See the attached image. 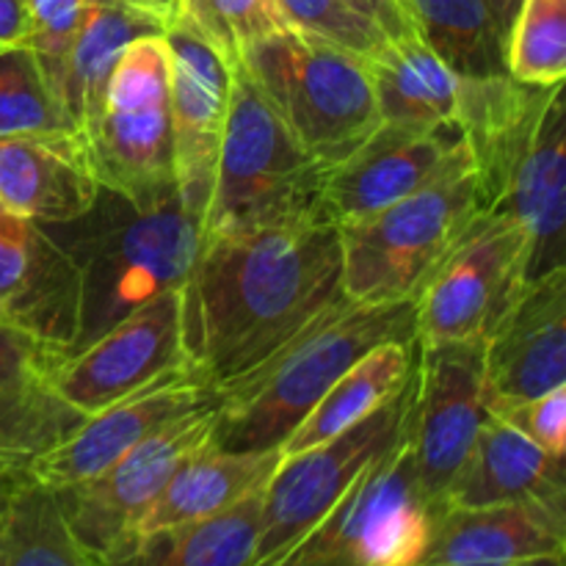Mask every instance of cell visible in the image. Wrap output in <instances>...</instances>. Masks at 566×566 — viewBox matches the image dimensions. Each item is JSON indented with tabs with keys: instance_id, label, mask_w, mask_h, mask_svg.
<instances>
[{
	"instance_id": "obj_1",
	"label": "cell",
	"mask_w": 566,
	"mask_h": 566,
	"mask_svg": "<svg viewBox=\"0 0 566 566\" xmlns=\"http://www.w3.org/2000/svg\"><path fill=\"white\" fill-rule=\"evenodd\" d=\"M332 221L208 235L180 287L182 348L216 390L232 385L343 296Z\"/></svg>"
},
{
	"instance_id": "obj_2",
	"label": "cell",
	"mask_w": 566,
	"mask_h": 566,
	"mask_svg": "<svg viewBox=\"0 0 566 566\" xmlns=\"http://www.w3.org/2000/svg\"><path fill=\"white\" fill-rule=\"evenodd\" d=\"M415 340V298L363 304L343 293L258 368L221 387L210 446L232 453L282 451L354 363L385 343Z\"/></svg>"
},
{
	"instance_id": "obj_3",
	"label": "cell",
	"mask_w": 566,
	"mask_h": 566,
	"mask_svg": "<svg viewBox=\"0 0 566 566\" xmlns=\"http://www.w3.org/2000/svg\"><path fill=\"white\" fill-rule=\"evenodd\" d=\"M44 230L77 271L81 329L72 352L160 293L180 291L202 243V224L182 208L180 193L153 208H136L99 188L86 213Z\"/></svg>"
},
{
	"instance_id": "obj_4",
	"label": "cell",
	"mask_w": 566,
	"mask_h": 566,
	"mask_svg": "<svg viewBox=\"0 0 566 566\" xmlns=\"http://www.w3.org/2000/svg\"><path fill=\"white\" fill-rule=\"evenodd\" d=\"M307 221H329L324 208V166L298 144L258 83L235 61L230 114L202 238Z\"/></svg>"
},
{
	"instance_id": "obj_5",
	"label": "cell",
	"mask_w": 566,
	"mask_h": 566,
	"mask_svg": "<svg viewBox=\"0 0 566 566\" xmlns=\"http://www.w3.org/2000/svg\"><path fill=\"white\" fill-rule=\"evenodd\" d=\"M484 213L468 147L431 182L340 230V285L352 302L418 298L470 221Z\"/></svg>"
},
{
	"instance_id": "obj_6",
	"label": "cell",
	"mask_w": 566,
	"mask_h": 566,
	"mask_svg": "<svg viewBox=\"0 0 566 566\" xmlns=\"http://www.w3.org/2000/svg\"><path fill=\"white\" fill-rule=\"evenodd\" d=\"M238 64L324 169L381 125L368 64L343 44L282 28L249 44Z\"/></svg>"
},
{
	"instance_id": "obj_7",
	"label": "cell",
	"mask_w": 566,
	"mask_h": 566,
	"mask_svg": "<svg viewBox=\"0 0 566 566\" xmlns=\"http://www.w3.org/2000/svg\"><path fill=\"white\" fill-rule=\"evenodd\" d=\"M99 188L136 208L175 197L169 125V44L164 33L127 44L103 105L77 130Z\"/></svg>"
},
{
	"instance_id": "obj_8",
	"label": "cell",
	"mask_w": 566,
	"mask_h": 566,
	"mask_svg": "<svg viewBox=\"0 0 566 566\" xmlns=\"http://www.w3.org/2000/svg\"><path fill=\"white\" fill-rule=\"evenodd\" d=\"M426 531L429 506L420 497L403 431L321 523L263 566H412Z\"/></svg>"
},
{
	"instance_id": "obj_9",
	"label": "cell",
	"mask_w": 566,
	"mask_h": 566,
	"mask_svg": "<svg viewBox=\"0 0 566 566\" xmlns=\"http://www.w3.org/2000/svg\"><path fill=\"white\" fill-rule=\"evenodd\" d=\"M415 401V370L407 385L343 434L282 457L260 503L258 534L247 566L274 562L282 551L326 517L354 481L403 437Z\"/></svg>"
},
{
	"instance_id": "obj_10",
	"label": "cell",
	"mask_w": 566,
	"mask_h": 566,
	"mask_svg": "<svg viewBox=\"0 0 566 566\" xmlns=\"http://www.w3.org/2000/svg\"><path fill=\"white\" fill-rule=\"evenodd\" d=\"M528 230L503 210L470 221L415 298L418 343L486 337L528 285Z\"/></svg>"
},
{
	"instance_id": "obj_11",
	"label": "cell",
	"mask_w": 566,
	"mask_h": 566,
	"mask_svg": "<svg viewBox=\"0 0 566 566\" xmlns=\"http://www.w3.org/2000/svg\"><path fill=\"white\" fill-rule=\"evenodd\" d=\"M219 401L180 415L83 484L53 490L72 534L99 566L119 564L136 528L186 459L210 446Z\"/></svg>"
},
{
	"instance_id": "obj_12",
	"label": "cell",
	"mask_w": 566,
	"mask_h": 566,
	"mask_svg": "<svg viewBox=\"0 0 566 566\" xmlns=\"http://www.w3.org/2000/svg\"><path fill=\"white\" fill-rule=\"evenodd\" d=\"M486 415L484 337L418 343L407 440L429 517L442 506Z\"/></svg>"
},
{
	"instance_id": "obj_13",
	"label": "cell",
	"mask_w": 566,
	"mask_h": 566,
	"mask_svg": "<svg viewBox=\"0 0 566 566\" xmlns=\"http://www.w3.org/2000/svg\"><path fill=\"white\" fill-rule=\"evenodd\" d=\"M186 365L180 291H166L66 354L55 365L53 387L72 409L94 415Z\"/></svg>"
},
{
	"instance_id": "obj_14",
	"label": "cell",
	"mask_w": 566,
	"mask_h": 566,
	"mask_svg": "<svg viewBox=\"0 0 566 566\" xmlns=\"http://www.w3.org/2000/svg\"><path fill=\"white\" fill-rule=\"evenodd\" d=\"M171 166L180 202L202 224L230 114L232 66L186 28L166 22Z\"/></svg>"
},
{
	"instance_id": "obj_15",
	"label": "cell",
	"mask_w": 566,
	"mask_h": 566,
	"mask_svg": "<svg viewBox=\"0 0 566 566\" xmlns=\"http://www.w3.org/2000/svg\"><path fill=\"white\" fill-rule=\"evenodd\" d=\"M216 401L219 390L208 385L193 365H186L99 412L86 415L64 442L28 468V475L50 490L83 484L119 462L166 423Z\"/></svg>"
},
{
	"instance_id": "obj_16",
	"label": "cell",
	"mask_w": 566,
	"mask_h": 566,
	"mask_svg": "<svg viewBox=\"0 0 566 566\" xmlns=\"http://www.w3.org/2000/svg\"><path fill=\"white\" fill-rule=\"evenodd\" d=\"M464 147L457 125L381 122L352 155L324 169V208L337 227L381 213L434 180Z\"/></svg>"
},
{
	"instance_id": "obj_17",
	"label": "cell",
	"mask_w": 566,
	"mask_h": 566,
	"mask_svg": "<svg viewBox=\"0 0 566 566\" xmlns=\"http://www.w3.org/2000/svg\"><path fill=\"white\" fill-rule=\"evenodd\" d=\"M566 385V269L531 280L484 337L486 412Z\"/></svg>"
},
{
	"instance_id": "obj_18",
	"label": "cell",
	"mask_w": 566,
	"mask_h": 566,
	"mask_svg": "<svg viewBox=\"0 0 566 566\" xmlns=\"http://www.w3.org/2000/svg\"><path fill=\"white\" fill-rule=\"evenodd\" d=\"M0 324L72 352L81 329V287L70 254L44 227L0 202Z\"/></svg>"
},
{
	"instance_id": "obj_19",
	"label": "cell",
	"mask_w": 566,
	"mask_h": 566,
	"mask_svg": "<svg viewBox=\"0 0 566 566\" xmlns=\"http://www.w3.org/2000/svg\"><path fill=\"white\" fill-rule=\"evenodd\" d=\"M566 509L551 503L448 506L429 517L412 566H523L564 558Z\"/></svg>"
},
{
	"instance_id": "obj_20",
	"label": "cell",
	"mask_w": 566,
	"mask_h": 566,
	"mask_svg": "<svg viewBox=\"0 0 566 566\" xmlns=\"http://www.w3.org/2000/svg\"><path fill=\"white\" fill-rule=\"evenodd\" d=\"M558 88H564V83L528 86L509 72L462 77L457 127L473 160L484 210L501 208L514 171L534 142L542 114Z\"/></svg>"
},
{
	"instance_id": "obj_21",
	"label": "cell",
	"mask_w": 566,
	"mask_h": 566,
	"mask_svg": "<svg viewBox=\"0 0 566 566\" xmlns=\"http://www.w3.org/2000/svg\"><path fill=\"white\" fill-rule=\"evenodd\" d=\"M64 357L61 348L0 324V464L28 470L86 418L53 387Z\"/></svg>"
},
{
	"instance_id": "obj_22",
	"label": "cell",
	"mask_w": 566,
	"mask_h": 566,
	"mask_svg": "<svg viewBox=\"0 0 566 566\" xmlns=\"http://www.w3.org/2000/svg\"><path fill=\"white\" fill-rule=\"evenodd\" d=\"M99 193L77 133L0 138V202L39 227L75 221Z\"/></svg>"
},
{
	"instance_id": "obj_23",
	"label": "cell",
	"mask_w": 566,
	"mask_h": 566,
	"mask_svg": "<svg viewBox=\"0 0 566 566\" xmlns=\"http://www.w3.org/2000/svg\"><path fill=\"white\" fill-rule=\"evenodd\" d=\"M497 503H551L566 509V473L564 457L542 451L501 418L486 415L440 509Z\"/></svg>"
},
{
	"instance_id": "obj_24",
	"label": "cell",
	"mask_w": 566,
	"mask_h": 566,
	"mask_svg": "<svg viewBox=\"0 0 566 566\" xmlns=\"http://www.w3.org/2000/svg\"><path fill=\"white\" fill-rule=\"evenodd\" d=\"M528 230V280L566 269V103L564 88L542 114L528 153L520 160L501 208Z\"/></svg>"
},
{
	"instance_id": "obj_25",
	"label": "cell",
	"mask_w": 566,
	"mask_h": 566,
	"mask_svg": "<svg viewBox=\"0 0 566 566\" xmlns=\"http://www.w3.org/2000/svg\"><path fill=\"white\" fill-rule=\"evenodd\" d=\"M282 451L232 453L205 446L177 468L136 528V542L155 531L199 523L265 490Z\"/></svg>"
},
{
	"instance_id": "obj_26",
	"label": "cell",
	"mask_w": 566,
	"mask_h": 566,
	"mask_svg": "<svg viewBox=\"0 0 566 566\" xmlns=\"http://www.w3.org/2000/svg\"><path fill=\"white\" fill-rule=\"evenodd\" d=\"M365 64L381 122L407 127L457 125L462 75L412 33L385 39Z\"/></svg>"
},
{
	"instance_id": "obj_27",
	"label": "cell",
	"mask_w": 566,
	"mask_h": 566,
	"mask_svg": "<svg viewBox=\"0 0 566 566\" xmlns=\"http://www.w3.org/2000/svg\"><path fill=\"white\" fill-rule=\"evenodd\" d=\"M164 28L166 14L136 0H92L61 77V99L75 122V130H81L99 111L111 72L127 44L164 33Z\"/></svg>"
},
{
	"instance_id": "obj_28",
	"label": "cell",
	"mask_w": 566,
	"mask_h": 566,
	"mask_svg": "<svg viewBox=\"0 0 566 566\" xmlns=\"http://www.w3.org/2000/svg\"><path fill=\"white\" fill-rule=\"evenodd\" d=\"M418 363V340L415 343H385L354 363L324 398L313 407V412L296 426L287 442L282 446V457H296L310 451L332 437L343 434L370 412L390 401L412 376Z\"/></svg>"
},
{
	"instance_id": "obj_29",
	"label": "cell",
	"mask_w": 566,
	"mask_h": 566,
	"mask_svg": "<svg viewBox=\"0 0 566 566\" xmlns=\"http://www.w3.org/2000/svg\"><path fill=\"white\" fill-rule=\"evenodd\" d=\"M409 33L457 75H506V42L484 0H396Z\"/></svg>"
},
{
	"instance_id": "obj_30",
	"label": "cell",
	"mask_w": 566,
	"mask_h": 566,
	"mask_svg": "<svg viewBox=\"0 0 566 566\" xmlns=\"http://www.w3.org/2000/svg\"><path fill=\"white\" fill-rule=\"evenodd\" d=\"M260 503L263 492L216 517L142 536L114 566H247L258 534Z\"/></svg>"
},
{
	"instance_id": "obj_31",
	"label": "cell",
	"mask_w": 566,
	"mask_h": 566,
	"mask_svg": "<svg viewBox=\"0 0 566 566\" xmlns=\"http://www.w3.org/2000/svg\"><path fill=\"white\" fill-rule=\"evenodd\" d=\"M0 566H99L81 545L50 486L25 475L0 517Z\"/></svg>"
},
{
	"instance_id": "obj_32",
	"label": "cell",
	"mask_w": 566,
	"mask_h": 566,
	"mask_svg": "<svg viewBox=\"0 0 566 566\" xmlns=\"http://www.w3.org/2000/svg\"><path fill=\"white\" fill-rule=\"evenodd\" d=\"M77 133L42 59L28 42L0 44V138Z\"/></svg>"
},
{
	"instance_id": "obj_33",
	"label": "cell",
	"mask_w": 566,
	"mask_h": 566,
	"mask_svg": "<svg viewBox=\"0 0 566 566\" xmlns=\"http://www.w3.org/2000/svg\"><path fill=\"white\" fill-rule=\"evenodd\" d=\"M166 22L186 28L230 64L249 44L291 28L276 0H171Z\"/></svg>"
},
{
	"instance_id": "obj_34",
	"label": "cell",
	"mask_w": 566,
	"mask_h": 566,
	"mask_svg": "<svg viewBox=\"0 0 566 566\" xmlns=\"http://www.w3.org/2000/svg\"><path fill=\"white\" fill-rule=\"evenodd\" d=\"M506 72L528 86L566 77V0H523L506 36Z\"/></svg>"
},
{
	"instance_id": "obj_35",
	"label": "cell",
	"mask_w": 566,
	"mask_h": 566,
	"mask_svg": "<svg viewBox=\"0 0 566 566\" xmlns=\"http://www.w3.org/2000/svg\"><path fill=\"white\" fill-rule=\"evenodd\" d=\"M276 6L291 28L343 44L363 59L376 53L387 39L381 28L348 9L343 0H276Z\"/></svg>"
},
{
	"instance_id": "obj_36",
	"label": "cell",
	"mask_w": 566,
	"mask_h": 566,
	"mask_svg": "<svg viewBox=\"0 0 566 566\" xmlns=\"http://www.w3.org/2000/svg\"><path fill=\"white\" fill-rule=\"evenodd\" d=\"M25 6L28 22H31L28 44L39 53L61 97V77H64L66 55H70L72 44H75L83 22H86L92 0H25Z\"/></svg>"
},
{
	"instance_id": "obj_37",
	"label": "cell",
	"mask_w": 566,
	"mask_h": 566,
	"mask_svg": "<svg viewBox=\"0 0 566 566\" xmlns=\"http://www.w3.org/2000/svg\"><path fill=\"white\" fill-rule=\"evenodd\" d=\"M490 415L501 418L514 431L539 446L553 457H564L566 448V385L545 396L525 398V401L501 403L490 409Z\"/></svg>"
},
{
	"instance_id": "obj_38",
	"label": "cell",
	"mask_w": 566,
	"mask_h": 566,
	"mask_svg": "<svg viewBox=\"0 0 566 566\" xmlns=\"http://www.w3.org/2000/svg\"><path fill=\"white\" fill-rule=\"evenodd\" d=\"M343 3H346L348 9L357 11V14H363L365 20L374 22L376 28H381V33H385L387 39L407 36L409 33L396 0H343Z\"/></svg>"
},
{
	"instance_id": "obj_39",
	"label": "cell",
	"mask_w": 566,
	"mask_h": 566,
	"mask_svg": "<svg viewBox=\"0 0 566 566\" xmlns=\"http://www.w3.org/2000/svg\"><path fill=\"white\" fill-rule=\"evenodd\" d=\"M28 6L25 0H0V44L28 42Z\"/></svg>"
},
{
	"instance_id": "obj_40",
	"label": "cell",
	"mask_w": 566,
	"mask_h": 566,
	"mask_svg": "<svg viewBox=\"0 0 566 566\" xmlns=\"http://www.w3.org/2000/svg\"><path fill=\"white\" fill-rule=\"evenodd\" d=\"M484 3H486V9H490L492 20H495L497 31H501L503 42H506L509 28H512L514 14H517V9H520V3H523V0H484Z\"/></svg>"
},
{
	"instance_id": "obj_41",
	"label": "cell",
	"mask_w": 566,
	"mask_h": 566,
	"mask_svg": "<svg viewBox=\"0 0 566 566\" xmlns=\"http://www.w3.org/2000/svg\"><path fill=\"white\" fill-rule=\"evenodd\" d=\"M28 470L11 468V464H0V517H3L6 506H9L11 495L17 492V486L25 481Z\"/></svg>"
},
{
	"instance_id": "obj_42",
	"label": "cell",
	"mask_w": 566,
	"mask_h": 566,
	"mask_svg": "<svg viewBox=\"0 0 566 566\" xmlns=\"http://www.w3.org/2000/svg\"><path fill=\"white\" fill-rule=\"evenodd\" d=\"M136 3H144V6H149V9L160 11V14H169V6H171V0H136Z\"/></svg>"
},
{
	"instance_id": "obj_43",
	"label": "cell",
	"mask_w": 566,
	"mask_h": 566,
	"mask_svg": "<svg viewBox=\"0 0 566 566\" xmlns=\"http://www.w3.org/2000/svg\"><path fill=\"white\" fill-rule=\"evenodd\" d=\"M523 566H564V558H542V562H531Z\"/></svg>"
}]
</instances>
